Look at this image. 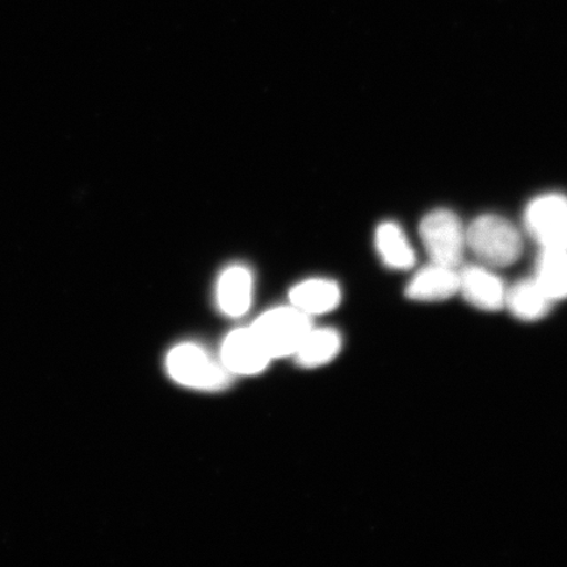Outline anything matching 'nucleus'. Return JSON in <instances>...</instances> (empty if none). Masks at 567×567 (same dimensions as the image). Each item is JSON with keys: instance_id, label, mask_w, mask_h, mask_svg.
<instances>
[{"instance_id": "1", "label": "nucleus", "mask_w": 567, "mask_h": 567, "mask_svg": "<svg viewBox=\"0 0 567 567\" xmlns=\"http://www.w3.org/2000/svg\"><path fill=\"white\" fill-rule=\"evenodd\" d=\"M466 247L481 265L503 268L516 264L523 252V237L508 219L481 216L466 229Z\"/></svg>"}, {"instance_id": "2", "label": "nucleus", "mask_w": 567, "mask_h": 567, "mask_svg": "<svg viewBox=\"0 0 567 567\" xmlns=\"http://www.w3.org/2000/svg\"><path fill=\"white\" fill-rule=\"evenodd\" d=\"M166 370L176 384L210 392L228 386L231 375L221 361L213 359L195 343L175 346L167 354Z\"/></svg>"}, {"instance_id": "3", "label": "nucleus", "mask_w": 567, "mask_h": 567, "mask_svg": "<svg viewBox=\"0 0 567 567\" xmlns=\"http://www.w3.org/2000/svg\"><path fill=\"white\" fill-rule=\"evenodd\" d=\"M250 328L269 358L295 357L311 326L310 317L290 307L275 308L261 315Z\"/></svg>"}, {"instance_id": "4", "label": "nucleus", "mask_w": 567, "mask_h": 567, "mask_svg": "<svg viewBox=\"0 0 567 567\" xmlns=\"http://www.w3.org/2000/svg\"><path fill=\"white\" fill-rule=\"evenodd\" d=\"M420 234L425 252L434 264L460 268L466 251V229L455 213L436 209L424 216Z\"/></svg>"}, {"instance_id": "5", "label": "nucleus", "mask_w": 567, "mask_h": 567, "mask_svg": "<svg viewBox=\"0 0 567 567\" xmlns=\"http://www.w3.org/2000/svg\"><path fill=\"white\" fill-rule=\"evenodd\" d=\"M527 233L543 248L567 250V196L545 194L528 204L524 215Z\"/></svg>"}, {"instance_id": "6", "label": "nucleus", "mask_w": 567, "mask_h": 567, "mask_svg": "<svg viewBox=\"0 0 567 567\" xmlns=\"http://www.w3.org/2000/svg\"><path fill=\"white\" fill-rule=\"evenodd\" d=\"M458 295L481 311L496 313L506 307V284L494 272V268L485 265H473L458 268Z\"/></svg>"}, {"instance_id": "7", "label": "nucleus", "mask_w": 567, "mask_h": 567, "mask_svg": "<svg viewBox=\"0 0 567 567\" xmlns=\"http://www.w3.org/2000/svg\"><path fill=\"white\" fill-rule=\"evenodd\" d=\"M219 361L230 374L255 375L264 372L272 359L252 329L245 328L225 338Z\"/></svg>"}, {"instance_id": "8", "label": "nucleus", "mask_w": 567, "mask_h": 567, "mask_svg": "<svg viewBox=\"0 0 567 567\" xmlns=\"http://www.w3.org/2000/svg\"><path fill=\"white\" fill-rule=\"evenodd\" d=\"M458 295V268L430 261L410 279L405 296L410 301L443 302Z\"/></svg>"}, {"instance_id": "9", "label": "nucleus", "mask_w": 567, "mask_h": 567, "mask_svg": "<svg viewBox=\"0 0 567 567\" xmlns=\"http://www.w3.org/2000/svg\"><path fill=\"white\" fill-rule=\"evenodd\" d=\"M252 275L244 266H233L219 276L216 288V300L219 310L230 318H239L247 313L252 301Z\"/></svg>"}, {"instance_id": "10", "label": "nucleus", "mask_w": 567, "mask_h": 567, "mask_svg": "<svg viewBox=\"0 0 567 567\" xmlns=\"http://www.w3.org/2000/svg\"><path fill=\"white\" fill-rule=\"evenodd\" d=\"M555 303L532 276L507 288L505 309L519 321L534 323L547 318Z\"/></svg>"}, {"instance_id": "11", "label": "nucleus", "mask_w": 567, "mask_h": 567, "mask_svg": "<svg viewBox=\"0 0 567 567\" xmlns=\"http://www.w3.org/2000/svg\"><path fill=\"white\" fill-rule=\"evenodd\" d=\"M290 305L308 317L331 313L342 300L338 284L328 279L305 280L290 290Z\"/></svg>"}, {"instance_id": "12", "label": "nucleus", "mask_w": 567, "mask_h": 567, "mask_svg": "<svg viewBox=\"0 0 567 567\" xmlns=\"http://www.w3.org/2000/svg\"><path fill=\"white\" fill-rule=\"evenodd\" d=\"M375 248L388 268L393 271H409L415 266L416 257L406 234L394 223L381 224L375 230Z\"/></svg>"}, {"instance_id": "13", "label": "nucleus", "mask_w": 567, "mask_h": 567, "mask_svg": "<svg viewBox=\"0 0 567 567\" xmlns=\"http://www.w3.org/2000/svg\"><path fill=\"white\" fill-rule=\"evenodd\" d=\"M342 347L343 339L338 330L311 328L295 353V358L303 368H319L336 360Z\"/></svg>"}, {"instance_id": "14", "label": "nucleus", "mask_w": 567, "mask_h": 567, "mask_svg": "<svg viewBox=\"0 0 567 567\" xmlns=\"http://www.w3.org/2000/svg\"><path fill=\"white\" fill-rule=\"evenodd\" d=\"M534 278L553 301L567 300V250L543 248L536 260Z\"/></svg>"}]
</instances>
